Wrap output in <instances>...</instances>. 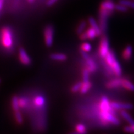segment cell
Instances as JSON below:
<instances>
[{
    "label": "cell",
    "instance_id": "6da1fadb",
    "mask_svg": "<svg viewBox=\"0 0 134 134\" xmlns=\"http://www.w3.org/2000/svg\"><path fill=\"white\" fill-rule=\"evenodd\" d=\"M114 11L100 8L99 15V23L100 29L103 34L105 33L108 29V20L109 17L113 14Z\"/></svg>",
    "mask_w": 134,
    "mask_h": 134
},
{
    "label": "cell",
    "instance_id": "7a4b0ae2",
    "mask_svg": "<svg viewBox=\"0 0 134 134\" xmlns=\"http://www.w3.org/2000/svg\"><path fill=\"white\" fill-rule=\"evenodd\" d=\"M2 42L4 47L7 48H11L13 45L12 32L8 27L2 29Z\"/></svg>",
    "mask_w": 134,
    "mask_h": 134
},
{
    "label": "cell",
    "instance_id": "3957f363",
    "mask_svg": "<svg viewBox=\"0 0 134 134\" xmlns=\"http://www.w3.org/2000/svg\"><path fill=\"white\" fill-rule=\"evenodd\" d=\"M113 113L108 112V113H100V117L101 120L104 123H111L114 125H119L120 124V121Z\"/></svg>",
    "mask_w": 134,
    "mask_h": 134
},
{
    "label": "cell",
    "instance_id": "277c9868",
    "mask_svg": "<svg viewBox=\"0 0 134 134\" xmlns=\"http://www.w3.org/2000/svg\"><path fill=\"white\" fill-rule=\"evenodd\" d=\"M109 51V44L108 38L105 36H104L100 40L99 47V53L100 57L104 58Z\"/></svg>",
    "mask_w": 134,
    "mask_h": 134
},
{
    "label": "cell",
    "instance_id": "5b68a950",
    "mask_svg": "<svg viewBox=\"0 0 134 134\" xmlns=\"http://www.w3.org/2000/svg\"><path fill=\"white\" fill-rule=\"evenodd\" d=\"M45 42L46 46L50 47L52 46L53 42V34H54V29L51 25L46 26L43 31Z\"/></svg>",
    "mask_w": 134,
    "mask_h": 134
},
{
    "label": "cell",
    "instance_id": "8992f818",
    "mask_svg": "<svg viewBox=\"0 0 134 134\" xmlns=\"http://www.w3.org/2000/svg\"><path fill=\"white\" fill-rule=\"evenodd\" d=\"M99 109L100 113H108V112H111V113H114V109L110 106V102L108 98L106 96H104L101 98L99 104Z\"/></svg>",
    "mask_w": 134,
    "mask_h": 134
},
{
    "label": "cell",
    "instance_id": "52a82bcc",
    "mask_svg": "<svg viewBox=\"0 0 134 134\" xmlns=\"http://www.w3.org/2000/svg\"><path fill=\"white\" fill-rule=\"evenodd\" d=\"M110 106L114 110H131L133 108V105L129 103L121 102H110Z\"/></svg>",
    "mask_w": 134,
    "mask_h": 134
},
{
    "label": "cell",
    "instance_id": "ba28073f",
    "mask_svg": "<svg viewBox=\"0 0 134 134\" xmlns=\"http://www.w3.org/2000/svg\"><path fill=\"white\" fill-rule=\"evenodd\" d=\"M19 59L23 64L25 65H29L31 63V58L28 56L27 53L24 48H21L19 49Z\"/></svg>",
    "mask_w": 134,
    "mask_h": 134
},
{
    "label": "cell",
    "instance_id": "9c48e42d",
    "mask_svg": "<svg viewBox=\"0 0 134 134\" xmlns=\"http://www.w3.org/2000/svg\"><path fill=\"white\" fill-rule=\"evenodd\" d=\"M132 53H133V48L130 45H128L125 47L124 50L122 52V58L125 61H129L132 58Z\"/></svg>",
    "mask_w": 134,
    "mask_h": 134
},
{
    "label": "cell",
    "instance_id": "30bf717a",
    "mask_svg": "<svg viewBox=\"0 0 134 134\" xmlns=\"http://www.w3.org/2000/svg\"><path fill=\"white\" fill-rule=\"evenodd\" d=\"M122 78H120L119 77L113 80H110L106 83L105 87L108 89H114L122 86Z\"/></svg>",
    "mask_w": 134,
    "mask_h": 134
},
{
    "label": "cell",
    "instance_id": "8fae6325",
    "mask_svg": "<svg viewBox=\"0 0 134 134\" xmlns=\"http://www.w3.org/2000/svg\"><path fill=\"white\" fill-rule=\"evenodd\" d=\"M88 23L89 24H90V26L93 29H94V31H96V32L97 34V36H100L101 35L102 32L101 30L100 29V27L99 26L98 23L96 21L93 17H90L88 18Z\"/></svg>",
    "mask_w": 134,
    "mask_h": 134
},
{
    "label": "cell",
    "instance_id": "7c38bea8",
    "mask_svg": "<svg viewBox=\"0 0 134 134\" xmlns=\"http://www.w3.org/2000/svg\"><path fill=\"white\" fill-rule=\"evenodd\" d=\"M86 68L88 70V71L90 73H93V72L96 71L97 68H98V66L95 63V62L92 59L91 57H89L88 59L86 60Z\"/></svg>",
    "mask_w": 134,
    "mask_h": 134
},
{
    "label": "cell",
    "instance_id": "4fadbf2b",
    "mask_svg": "<svg viewBox=\"0 0 134 134\" xmlns=\"http://www.w3.org/2000/svg\"><path fill=\"white\" fill-rule=\"evenodd\" d=\"M112 69H113L114 75L117 77H120L122 75V68L120 66V63L117 61V60H115L114 62L113 63V65L111 66Z\"/></svg>",
    "mask_w": 134,
    "mask_h": 134
},
{
    "label": "cell",
    "instance_id": "5bb4252c",
    "mask_svg": "<svg viewBox=\"0 0 134 134\" xmlns=\"http://www.w3.org/2000/svg\"><path fill=\"white\" fill-rule=\"evenodd\" d=\"M120 114L129 125H134V119L125 110H120Z\"/></svg>",
    "mask_w": 134,
    "mask_h": 134
},
{
    "label": "cell",
    "instance_id": "9a60e30c",
    "mask_svg": "<svg viewBox=\"0 0 134 134\" xmlns=\"http://www.w3.org/2000/svg\"><path fill=\"white\" fill-rule=\"evenodd\" d=\"M115 4L113 1H104L100 3V8H104V9L111 10V11H114L115 10Z\"/></svg>",
    "mask_w": 134,
    "mask_h": 134
},
{
    "label": "cell",
    "instance_id": "2e32d148",
    "mask_svg": "<svg viewBox=\"0 0 134 134\" xmlns=\"http://www.w3.org/2000/svg\"><path fill=\"white\" fill-rule=\"evenodd\" d=\"M122 86L127 90L134 91V84L126 79H122Z\"/></svg>",
    "mask_w": 134,
    "mask_h": 134
},
{
    "label": "cell",
    "instance_id": "e0dca14e",
    "mask_svg": "<svg viewBox=\"0 0 134 134\" xmlns=\"http://www.w3.org/2000/svg\"><path fill=\"white\" fill-rule=\"evenodd\" d=\"M50 58L51 59L53 60H56V61H65V60H66L67 57L65 54H63V53H52L51 55H50Z\"/></svg>",
    "mask_w": 134,
    "mask_h": 134
},
{
    "label": "cell",
    "instance_id": "ac0fdd59",
    "mask_svg": "<svg viewBox=\"0 0 134 134\" xmlns=\"http://www.w3.org/2000/svg\"><path fill=\"white\" fill-rule=\"evenodd\" d=\"M91 87H92V83L90 81L83 82L81 90H80V92H81V93L82 94L86 93L87 92L91 89Z\"/></svg>",
    "mask_w": 134,
    "mask_h": 134
},
{
    "label": "cell",
    "instance_id": "d6986e66",
    "mask_svg": "<svg viewBox=\"0 0 134 134\" xmlns=\"http://www.w3.org/2000/svg\"><path fill=\"white\" fill-rule=\"evenodd\" d=\"M11 103H12V108L14 110V112L18 111V110H19V98L18 97L14 96L12 98V101H11Z\"/></svg>",
    "mask_w": 134,
    "mask_h": 134
},
{
    "label": "cell",
    "instance_id": "ffe728a7",
    "mask_svg": "<svg viewBox=\"0 0 134 134\" xmlns=\"http://www.w3.org/2000/svg\"><path fill=\"white\" fill-rule=\"evenodd\" d=\"M86 33L87 37H88V39H94V38L97 36V34L96 32V31H95L94 29H93L91 27L90 28H88V29L86 30Z\"/></svg>",
    "mask_w": 134,
    "mask_h": 134
},
{
    "label": "cell",
    "instance_id": "44dd1931",
    "mask_svg": "<svg viewBox=\"0 0 134 134\" xmlns=\"http://www.w3.org/2000/svg\"><path fill=\"white\" fill-rule=\"evenodd\" d=\"M46 103V100L43 98V97L42 96H38L35 98L34 103L38 107H42Z\"/></svg>",
    "mask_w": 134,
    "mask_h": 134
},
{
    "label": "cell",
    "instance_id": "7402d4cb",
    "mask_svg": "<svg viewBox=\"0 0 134 134\" xmlns=\"http://www.w3.org/2000/svg\"><path fill=\"white\" fill-rule=\"evenodd\" d=\"M119 3L126 6L128 8H130L134 9V1H130V0H119Z\"/></svg>",
    "mask_w": 134,
    "mask_h": 134
},
{
    "label": "cell",
    "instance_id": "603a6c76",
    "mask_svg": "<svg viewBox=\"0 0 134 134\" xmlns=\"http://www.w3.org/2000/svg\"><path fill=\"white\" fill-rule=\"evenodd\" d=\"M86 26V22L85 21H82L80 22V23L78 25V27L76 29V33L78 35H80V34H81L83 32H84L85 27Z\"/></svg>",
    "mask_w": 134,
    "mask_h": 134
},
{
    "label": "cell",
    "instance_id": "cb8c5ba5",
    "mask_svg": "<svg viewBox=\"0 0 134 134\" xmlns=\"http://www.w3.org/2000/svg\"><path fill=\"white\" fill-rule=\"evenodd\" d=\"M115 10H116L117 11H119V12L124 13V12H127V11H128L129 8L126 7V6H124V5L119 3V4H117L115 5Z\"/></svg>",
    "mask_w": 134,
    "mask_h": 134
},
{
    "label": "cell",
    "instance_id": "d4e9b609",
    "mask_svg": "<svg viewBox=\"0 0 134 134\" xmlns=\"http://www.w3.org/2000/svg\"><path fill=\"white\" fill-rule=\"evenodd\" d=\"M76 130L77 133H86V127L83 124H79L76 126Z\"/></svg>",
    "mask_w": 134,
    "mask_h": 134
},
{
    "label": "cell",
    "instance_id": "484cf974",
    "mask_svg": "<svg viewBox=\"0 0 134 134\" xmlns=\"http://www.w3.org/2000/svg\"><path fill=\"white\" fill-rule=\"evenodd\" d=\"M82 84H83V83H81V82H78V83L75 84V85L71 87V91L73 92V93H76V92L80 91L82 86Z\"/></svg>",
    "mask_w": 134,
    "mask_h": 134
},
{
    "label": "cell",
    "instance_id": "4316f807",
    "mask_svg": "<svg viewBox=\"0 0 134 134\" xmlns=\"http://www.w3.org/2000/svg\"><path fill=\"white\" fill-rule=\"evenodd\" d=\"M91 46L90 43L88 42H85L82 43L81 46V50H83V51L86 52H88L91 51Z\"/></svg>",
    "mask_w": 134,
    "mask_h": 134
},
{
    "label": "cell",
    "instance_id": "83f0119b",
    "mask_svg": "<svg viewBox=\"0 0 134 134\" xmlns=\"http://www.w3.org/2000/svg\"><path fill=\"white\" fill-rule=\"evenodd\" d=\"M90 73L87 68H85L83 71V82L88 81L90 80Z\"/></svg>",
    "mask_w": 134,
    "mask_h": 134
},
{
    "label": "cell",
    "instance_id": "f1b7e54d",
    "mask_svg": "<svg viewBox=\"0 0 134 134\" xmlns=\"http://www.w3.org/2000/svg\"><path fill=\"white\" fill-rule=\"evenodd\" d=\"M15 117H16V120L18 124H23V118L21 115V113L19 112V110L15 112Z\"/></svg>",
    "mask_w": 134,
    "mask_h": 134
},
{
    "label": "cell",
    "instance_id": "f546056e",
    "mask_svg": "<svg viewBox=\"0 0 134 134\" xmlns=\"http://www.w3.org/2000/svg\"><path fill=\"white\" fill-rule=\"evenodd\" d=\"M124 131L127 133H134V125H130L125 126L124 128Z\"/></svg>",
    "mask_w": 134,
    "mask_h": 134
},
{
    "label": "cell",
    "instance_id": "4dcf8cb0",
    "mask_svg": "<svg viewBox=\"0 0 134 134\" xmlns=\"http://www.w3.org/2000/svg\"><path fill=\"white\" fill-rule=\"evenodd\" d=\"M19 106L21 108H24L26 105V101L24 99L19 98Z\"/></svg>",
    "mask_w": 134,
    "mask_h": 134
},
{
    "label": "cell",
    "instance_id": "1f68e13d",
    "mask_svg": "<svg viewBox=\"0 0 134 134\" xmlns=\"http://www.w3.org/2000/svg\"><path fill=\"white\" fill-rule=\"evenodd\" d=\"M80 36V38L82 41H85V40L88 39V37H87L86 32H83L81 34H80L79 35Z\"/></svg>",
    "mask_w": 134,
    "mask_h": 134
},
{
    "label": "cell",
    "instance_id": "d6a6232c",
    "mask_svg": "<svg viewBox=\"0 0 134 134\" xmlns=\"http://www.w3.org/2000/svg\"><path fill=\"white\" fill-rule=\"evenodd\" d=\"M58 1V0H48L47 2V5L48 6H52V5L55 4V3H57Z\"/></svg>",
    "mask_w": 134,
    "mask_h": 134
},
{
    "label": "cell",
    "instance_id": "836d02e7",
    "mask_svg": "<svg viewBox=\"0 0 134 134\" xmlns=\"http://www.w3.org/2000/svg\"><path fill=\"white\" fill-rule=\"evenodd\" d=\"M3 3H4V0H0V10L2 9L3 6Z\"/></svg>",
    "mask_w": 134,
    "mask_h": 134
},
{
    "label": "cell",
    "instance_id": "e575fe53",
    "mask_svg": "<svg viewBox=\"0 0 134 134\" xmlns=\"http://www.w3.org/2000/svg\"><path fill=\"white\" fill-rule=\"evenodd\" d=\"M28 1H29V3H33L34 1V0H27Z\"/></svg>",
    "mask_w": 134,
    "mask_h": 134
},
{
    "label": "cell",
    "instance_id": "d590c367",
    "mask_svg": "<svg viewBox=\"0 0 134 134\" xmlns=\"http://www.w3.org/2000/svg\"><path fill=\"white\" fill-rule=\"evenodd\" d=\"M105 1H113V0H105Z\"/></svg>",
    "mask_w": 134,
    "mask_h": 134
},
{
    "label": "cell",
    "instance_id": "8d00e7d4",
    "mask_svg": "<svg viewBox=\"0 0 134 134\" xmlns=\"http://www.w3.org/2000/svg\"><path fill=\"white\" fill-rule=\"evenodd\" d=\"M0 82H1V80H0Z\"/></svg>",
    "mask_w": 134,
    "mask_h": 134
}]
</instances>
